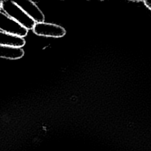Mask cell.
Segmentation results:
<instances>
[{
	"label": "cell",
	"instance_id": "5",
	"mask_svg": "<svg viewBox=\"0 0 151 151\" xmlns=\"http://www.w3.org/2000/svg\"><path fill=\"white\" fill-rule=\"evenodd\" d=\"M25 44L24 38L0 31V45L15 47L21 48Z\"/></svg>",
	"mask_w": 151,
	"mask_h": 151
},
{
	"label": "cell",
	"instance_id": "7",
	"mask_svg": "<svg viewBox=\"0 0 151 151\" xmlns=\"http://www.w3.org/2000/svg\"><path fill=\"white\" fill-rule=\"evenodd\" d=\"M143 2L145 6L151 11V0H145Z\"/></svg>",
	"mask_w": 151,
	"mask_h": 151
},
{
	"label": "cell",
	"instance_id": "3",
	"mask_svg": "<svg viewBox=\"0 0 151 151\" xmlns=\"http://www.w3.org/2000/svg\"><path fill=\"white\" fill-rule=\"evenodd\" d=\"M0 31L24 38L27 35L28 30L0 11Z\"/></svg>",
	"mask_w": 151,
	"mask_h": 151
},
{
	"label": "cell",
	"instance_id": "1",
	"mask_svg": "<svg viewBox=\"0 0 151 151\" xmlns=\"http://www.w3.org/2000/svg\"><path fill=\"white\" fill-rule=\"evenodd\" d=\"M2 9L5 14L28 30L33 29L35 22L15 2L10 0L2 1Z\"/></svg>",
	"mask_w": 151,
	"mask_h": 151
},
{
	"label": "cell",
	"instance_id": "8",
	"mask_svg": "<svg viewBox=\"0 0 151 151\" xmlns=\"http://www.w3.org/2000/svg\"><path fill=\"white\" fill-rule=\"evenodd\" d=\"M2 9V1H0V11Z\"/></svg>",
	"mask_w": 151,
	"mask_h": 151
},
{
	"label": "cell",
	"instance_id": "6",
	"mask_svg": "<svg viewBox=\"0 0 151 151\" xmlns=\"http://www.w3.org/2000/svg\"><path fill=\"white\" fill-rule=\"evenodd\" d=\"M24 55L22 48L10 47L0 45V58L8 60H18Z\"/></svg>",
	"mask_w": 151,
	"mask_h": 151
},
{
	"label": "cell",
	"instance_id": "2",
	"mask_svg": "<svg viewBox=\"0 0 151 151\" xmlns=\"http://www.w3.org/2000/svg\"><path fill=\"white\" fill-rule=\"evenodd\" d=\"M32 31L37 35L51 38H61L66 34L65 28L62 26L45 22L35 23Z\"/></svg>",
	"mask_w": 151,
	"mask_h": 151
},
{
	"label": "cell",
	"instance_id": "4",
	"mask_svg": "<svg viewBox=\"0 0 151 151\" xmlns=\"http://www.w3.org/2000/svg\"><path fill=\"white\" fill-rule=\"evenodd\" d=\"M35 23L44 22L45 16L37 5L30 0L15 2Z\"/></svg>",
	"mask_w": 151,
	"mask_h": 151
}]
</instances>
